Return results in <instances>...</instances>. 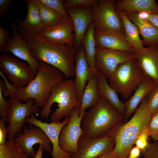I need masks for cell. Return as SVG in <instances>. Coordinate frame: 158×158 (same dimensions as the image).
<instances>
[{"label":"cell","instance_id":"6da1fadb","mask_svg":"<svg viewBox=\"0 0 158 158\" xmlns=\"http://www.w3.org/2000/svg\"><path fill=\"white\" fill-rule=\"evenodd\" d=\"M16 28L22 38L30 47L34 57L57 68L66 79L74 76L75 56L78 50L76 48L55 44L38 34Z\"/></svg>","mask_w":158,"mask_h":158},{"label":"cell","instance_id":"7a4b0ae2","mask_svg":"<svg viewBox=\"0 0 158 158\" xmlns=\"http://www.w3.org/2000/svg\"><path fill=\"white\" fill-rule=\"evenodd\" d=\"M152 116L146 97L129 121L119 123L109 131L107 135L115 143L111 152L114 158H127L138 137L147 129Z\"/></svg>","mask_w":158,"mask_h":158},{"label":"cell","instance_id":"3957f363","mask_svg":"<svg viewBox=\"0 0 158 158\" xmlns=\"http://www.w3.org/2000/svg\"><path fill=\"white\" fill-rule=\"evenodd\" d=\"M40 66L34 79L26 86L16 89L13 87L3 91L4 96H10L26 102L30 99L35 101L37 107H42L49 98L52 88L63 80L64 75L59 70L40 61Z\"/></svg>","mask_w":158,"mask_h":158},{"label":"cell","instance_id":"277c9868","mask_svg":"<svg viewBox=\"0 0 158 158\" xmlns=\"http://www.w3.org/2000/svg\"><path fill=\"white\" fill-rule=\"evenodd\" d=\"M123 119V116L100 96L97 102L83 116L81 124L83 135L90 138L103 137Z\"/></svg>","mask_w":158,"mask_h":158},{"label":"cell","instance_id":"5b68a950","mask_svg":"<svg viewBox=\"0 0 158 158\" xmlns=\"http://www.w3.org/2000/svg\"><path fill=\"white\" fill-rule=\"evenodd\" d=\"M54 103L58 107L50 116L51 122H58L64 117L70 116L72 110L79 107L80 103L76 93L74 80L66 79L59 83L52 88L50 96L42 106L40 112L42 118H48L51 112V108Z\"/></svg>","mask_w":158,"mask_h":158},{"label":"cell","instance_id":"8992f818","mask_svg":"<svg viewBox=\"0 0 158 158\" xmlns=\"http://www.w3.org/2000/svg\"><path fill=\"white\" fill-rule=\"evenodd\" d=\"M147 76L135 58L119 64L109 84L124 99L128 98Z\"/></svg>","mask_w":158,"mask_h":158},{"label":"cell","instance_id":"52a82bcc","mask_svg":"<svg viewBox=\"0 0 158 158\" xmlns=\"http://www.w3.org/2000/svg\"><path fill=\"white\" fill-rule=\"evenodd\" d=\"M8 99L10 103L7 110L9 121V125L6 127L8 139L14 140L15 136L19 133L24 126L26 118L40 110L35 106V101L32 98L25 103L15 97H10Z\"/></svg>","mask_w":158,"mask_h":158},{"label":"cell","instance_id":"ba28073f","mask_svg":"<svg viewBox=\"0 0 158 158\" xmlns=\"http://www.w3.org/2000/svg\"><path fill=\"white\" fill-rule=\"evenodd\" d=\"M115 3L114 0H99L92 7L94 30H113L125 36L123 25L115 8Z\"/></svg>","mask_w":158,"mask_h":158},{"label":"cell","instance_id":"9c48e42d","mask_svg":"<svg viewBox=\"0 0 158 158\" xmlns=\"http://www.w3.org/2000/svg\"><path fill=\"white\" fill-rule=\"evenodd\" d=\"M0 69L16 89L27 85L36 75L28 64L6 54L0 55Z\"/></svg>","mask_w":158,"mask_h":158},{"label":"cell","instance_id":"30bf717a","mask_svg":"<svg viewBox=\"0 0 158 158\" xmlns=\"http://www.w3.org/2000/svg\"><path fill=\"white\" fill-rule=\"evenodd\" d=\"M134 58L135 53L96 47L95 66L97 72L109 79L119 64Z\"/></svg>","mask_w":158,"mask_h":158},{"label":"cell","instance_id":"8fae6325","mask_svg":"<svg viewBox=\"0 0 158 158\" xmlns=\"http://www.w3.org/2000/svg\"><path fill=\"white\" fill-rule=\"evenodd\" d=\"M114 142L109 136L95 138L83 135L80 138L76 152L72 154L71 158H96L111 152Z\"/></svg>","mask_w":158,"mask_h":158},{"label":"cell","instance_id":"7c38bea8","mask_svg":"<svg viewBox=\"0 0 158 158\" xmlns=\"http://www.w3.org/2000/svg\"><path fill=\"white\" fill-rule=\"evenodd\" d=\"M79 108L72 110L69 121L63 127L59 134L60 146L66 152H76L79 140L83 135L81 124L85 113L79 116Z\"/></svg>","mask_w":158,"mask_h":158},{"label":"cell","instance_id":"4fadbf2b","mask_svg":"<svg viewBox=\"0 0 158 158\" xmlns=\"http://www.w3.org/2000/svg\"><path fill=\"white\" fill-rule=\"evenodd\" d=\"M14 141L28 156L34 157L36 152L33 146L37 143L42 145L44 150L51 152V141L45 132L40 128L34 125L28 128L25 125L22 133H18Z\"/></svg>","mask_w":158,"mask_h":158},{"label":"cell","instance_id":"5bb4252c","mask_svg":"<svg viewBox=\"0 0 158 158\" xmlns=\"http://www.w3.org/2000/svg\"><path fill=\"white\" fill-rule=\"evenodd\" d=\"M38 34L46 40L63 46L75 48L73 23L68 16L56 25L46 27Z\"/></svg>","mask_w":158,"mask_h":158},{"label":"cell","instance_id":"9a60e30c","mask_svg":"<svg viewBox=\"0 0 158 158\" xmlns=\"http://www.w3.org/2000/svg\"><path fill=\"white\" fill-rule=\"evenodd\" d=\"M26 119V122L40 128L46 133L52 145V150L50 154L52 158H71L72 153L66 152L61 147L59 136L63 127L69 121L70 116L65 117L62 122H51L50 123L44 122L37 119L33 114Z\"/></svg>","mask_w":158,"mask_h":158},{"label":"cell","instance_id":"2e32d148","mask_svg":"<svg viewBox=\"0 0 158 158\" xmlns=\"http://www.w3.org/2000/svg\"><path fill=\"white\" fill-rule=\"evenodd\" d=\"M96 47L135 54V49L127 41L125 36L113 30H94Z\"/></svg>","mask_w":158,"mask_h":158},{"label":"cell","instance_id":"e0dca14e","mask_svg":"<svg viewBox=\"0 0 158 158\" xmlns=\"http://www.w3.org/2000/svg\"><path fill=\"white\" fill-rule=\"evenodd\" d=\"M13 28L12 36L10 37L2 51L4 54L8 52L27 62L34 71L36 74L40 64V62L31 54V49L20 36L17 29Z\"/></svg>","mask_w":158,"mask_h":158},{"label":"cell","instance_id":"ac0fdd59","mask_svg":"<svg viewBox=\"0 0 158 158\" xmlns=\"http://www.w3.org/2000/svg\"><path fill=\"white\" fill-rule=\"evenodd\" d=\"M74 75L75 86L77 98L80 102L87 81L95 75L87 61L84 48L81 44L75 56Z\"/></svg>","mask_w":158,"mask_h":158},{"label":"cell","instance_id":"d6986e66","mask_svg":"<svg viewBox=\"0 0 158 158\" xmlns=\"http://www.w3.org/2000/svg\"><path fill=\"white\" fill-rule=\"evenodd\" d=\"M66 10L73 23L75 46L78 49L88 27L93 22L92 8L74 7Z\"/></svg>","mask_w":158,"mask_h":158},{"label":"cell","instance_id":"ffe728a7","mask_svg":"<svg viewBox=\"0 0 158 158\" xmlns=\"http://www.w3.org/2000/svg\"><path fill=\"white\" fill-rule=\"evenodd\" d=\"M153 79L147 76L139 85L133 94L124 103L125 110L123 120L126 122L135 111L138 105L147 96L157 84Z\"/></svg>","mask_w":158,"mask_h":158},{"label":"cell","instance_id":"44dd1931","mask_svg":"<svg viewBox=\"0 0 158 158\" xmlns=\"http://www.w3.org/2000/svg\"><path fill=\"white\" fill-rule=\"evenodd\" d=\"M135 55L145 74L158 83V45L145 47L144 52H136Z\"/></svg>","mask_w":158,"mask_h":158},{"label":"cell","instance_id":"7402d4cb","mask_svg":"<svg viewBox=\"0 0 158 158\" xmlns=\"http://www.w3.org/2000/svg\"><path fill=\"white\" fill-rule=\"evenodd\" d=\"M128 19L138 28L144 45H158V29L149 21L140 19L137 13H126Z\"/></svg>","mask_w":158,"mask_h":158},{"label":"cell","instance_id":"603a6c76","mask_svg":"<svg viewBox=\"0 0 158 158\" xmlns=\"http://www.w3.org/2000/svg\"><path fill=\"white\" fill-rule=\"evenodd\" d=\"M116 10L125 13L145 11L158 13V5L154 0H121L115 1Z\"/></svg>","mask_w":158,"mask_h":158},{"label":"cell","instance_id":"cb8c5ba5","mask_svg":"<svg viewBox=\"0 0 158 158\" xmlns=\"http://www.w3.org/2000/svg\"><path fill=\"white\" fill-rule=\"evenodd\" d=\"M97 87L99 95L107 100L123 116L125 110L124 103L119 99L117 92L109 85L106 79L97 72Z\"/></svg>","mask_w":158,"mask_h":158},{"label":"cell","instance_id":"d4e9b609","mask_svg":"<svg viewBox=\"0 0 158 158\" xmlns=\"http://www.w3.org/2000/svg\"><path fill=\"white\" fill-rule=\"evenodd\" d=\"M28 13L25 18L20 23V28L31 32L39 34L46 28L43 25L39 9L32 0L26 1Z\"/></svg>","mask_w":158,"mask_h":158},{"label":"cell","instance_id":"484cf974","mask_svg":"<svg viewBox=\"0 0 158 158\" xmlns=\"http://www.w3.org/2000/svg\"><path fill=\"white\" fill-rule=\"evenodd\" d=\"M116 10L123 22L127 41L135 49L136 53H140L144 52L145 47L144 46L142 40L140 38L138 28L128 19L126 13Z\"/></svg>","mask_w":158,"mask_h":158},{"label":"cell","instance_id":"4316f807","mask_svg":"<svg viewBox=\"0 0 158 158\" xmlns=\"http://www.w3.org/2000/svg\"><path fill=\"white\" fill-rule=\"evenodd\" d=\"M99 97L97 74L90 80L85 87L80 102L79 115L84 113L86 109L95 105L98 102Z\"/></svg>","mask_w":158,"mask_h":158},{"label":"cell","instance_id":"83f0119b","mask_svg":"<svg viewBox=\"0 0 158 158\" xmlns=\"http://www.w3.org/2000/svg\"><path fill=\"white\" fill-rule=\"evenodd\" d=\"M94 24L91 23L89 25L81 42L84 47L85 57L87 63L94 75L97 74V71L95 66V56L96 44L95 39Z\"/></svg>","mask_w":158,"mask_h":158},{"label":"cell","instance_id":"f1b7e54d","mask_svg":"<svg viewBox=\"0 0 158 158\" xmlns=\"http://www.w3.org/2000/svg\"><path fill=\"white\" fill-rule=\"evenodd\" d=\"M32 0L37 6L43 23L46 27L56 25L64 18L56 11L42 3L40 0Z\"/></svg>","mask_w":158,"mask_h":158},{"label":"cell","instance_id":"f546056e","mask_svg":"<svg viewBox=\"0 0 158 158\" xmlns=\"http://www.w3.org/2000/svg\"><path fill=\"white\" fill-rule=\"evenodd\" d=\"M0 158H29L14 140H9L0 145Z\"/></svg>","mask_w":158,"mask_h":158},{"label":"cell","instance_id":"4dcf8cb0","mask_svg":"<svg viewBox=\"0 0 158 158\" xmlns=\"http://www.w3.org/2000/svg\"><path fill=\"white\" fill-rule=\"evenodd\" d=\"M6 88V86L4 81L0 79V116L1 120L9 123L7 117V110L10 103L8 99L6 100L3 95V91Z\"/></svg>","mask_w":158,"mask_h":158},{"label":"cell","instance_id":"1f68e13d","mask_svg":"<svg viewBox=\"0 0 158 158\" xmlns=\"http://www.w3.org/2000/svg\"><path fill=\"white\" fill-rule=\"evenodd\" d=\"M40 1L48 7L56 11L63 18L68 16V14L65 8L63 0H40Z\"/></svg>","mask_w":158,"mask_h":158},{"label":"cell","instance_id":"d6a6232c","mask_svg":"<svg viewBox=\"0 0 158 158\" xmlns=\"http://www.w3.org/2000/svg\"><path fill=\"white\" fill-rule=\"evenodd\" d=\"M97 0H67L64 1L63 6L66 10L74 7L92 8L98 1Z\"/></svg>","mask_w":158,"mask_h":158},{"label":"cell","instance_id":"836d02e7","mask_svg":"<svg viewBox=\"0 0 158 158\" xmlns=\"http://www.w3.org/2000/svg\"><path fill=\"white\" fill-rule=\"evenodd\" d=\"M146 97L147 99L148 107L152 114L158 112V83Z\"/></svg>","mask_w":158,"mask_h":158},{"label":"cell","instance_id":"e575fe53","mask_svg":"<svg viewBox=\"0 0 158 158\" xmlns=\"http://www.w3.org/2000/svg\"><path fill=\"white\" fill-rule=\"evenodd\" d=\"M147 131L149 136L154 140H158V112L152 114Z\"/></svg>","mask_w":158,"mask_h":158},{"label":"cell","instance_id":"d590c367","mask_svg":"<svg viewBox=\"0 0 158 158\" xmlns=\"http://www.w3.org/2000/svg\"><path fill=\"white\" fill-rule=\"evenodd\" d=\"M141 152L144 158H158V142H149L145 149Z\"/></svg>","mask_w":158,"mask_h":158},{"label":"cell","instance_id":"8d00e7d4","mask_svg":"<svg viewBox=\"0 0 158 158\" xmlns=\"http://www.w3.org/2000/svg\"><path fill=\"white\" fill-rule=\"evenodd\" d=\"M149 135L147 129L143 132L137 139L135 144L141 151L145 150L149 142L148 141Z\"/></svg>","mask_w":158,"mask_h":158},{"label":"cell","instance_id":"74e56055","mask_svg":"<svg viewBox=\"0 0 158 158\" xmlns=\"http://www.w3.org/2000/svg\"><path fill=\"white\" fill-rule=\"evenodd\" d=\"M10 33L3 28L0 27V51L2 52L10 38Z\"/></svg>","mask_w":158,"mask_h":158},{"label":"cell","instance_id":"f35d334b","mask_svg":"<svg viewBox=\"0 0 158 158\" xmlns=\"http://www.w3.org/2000/svg\"><path fill=\"white\" fill-rule=\"evenodd\" d=\"M4 121L0 120V145H2L5 144L7 141L6 127Z\"/></svg>","mask_w":158,"mask_h":158},{"label":"cell","instance_id":"ab89813d","mask_svg":"<svg viewBox=\"0 0 158 158\" xmlns=\"http://www.w3.org/2000/svg\"><path fill=\"white\" fill-rule=\"evenodd\" d=\"M13 0H0V16H2L7 11Z\"/></svg>","mask_w":158,"mask_h":158},{"label":"cell","instance_id":"60d3db41","mask_svg":"<svg viewBox=\"0 0 158 158\" xmlns=\"http://www.w3.org/2000/svg\"><path fill=\"white\" fill-rule=\"evenodd\" d=\"M141 150L136 146H133L131 149L127 158H139Z\"/></svg>","mask_w":158,"mask_h":158},{"label":"cell","instance_id":"b9f144b4","mask_svg":"<svg viewBox=\"0 0 158 158\" xmlns=\"http://www.w3.org/2000/svg\"><path fill=\"white\" fill-rule=\"evenodd\" d=\"M146 21L150 23L158 29V13H150L149 17Z\"/></svg>","mask_w":158,"mask_h":158},{"label":"cell","instance_id":"7bdbcfd3","mask_svg":"<svg viewBox=\"0 0 158 158\" xmlns=\"http://www.w3.org/2000/svg\"><path fill=\"white\" fill-rule=\"evenodd\" d=\"M137 13L139 18L144 20H147L150 15V13L145 11H142Z\"/></svg>","mask_w":158,"mask_h":158},{"label":"cell","instance_id":"ee69618b","mask_svg":"<svg viewBox=\"0 0 158 158\" xmlns=\"http://www.w3.org/2000/svg\"><path fill=\"white\" fill-rule=\"evenodd\" d=\"M39 147L38 150L36 152L34 158H42V155L44 148L42 145L39 144Z\"/></svg>","mask_w":158,"mask_h":158},{"label":"cell","instance_id":"f6af8a7d","mask_svg":"<svg viewBox=\"0 0 158 158\" xmlns=\"http://www.w3.org/2000/svg\"><path fill=\"white\" fill-rule=\"evenodd\" d=\"M111 152L100 156L96 158H114Z\"/></svg>","mask_w":158,"mask_h":158}]
</instances>
